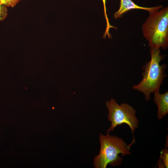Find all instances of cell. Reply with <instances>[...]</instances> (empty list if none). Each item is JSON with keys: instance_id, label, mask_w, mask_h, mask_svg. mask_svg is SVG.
Instances as JSON below:
<instances>
[{"instance_id": "6", "label": "cell", "mask_w": 168, "mask_h": 168, "mask_svg": "<svg viewBox=\"0 0 168 168\" xmlns=\"http://www.w3.org/2000/svg\"><path fill=\"white\" fill-rule=\"evenodd\" d=\"M153 101L158 108L157 118L160 120L168 113V92L163 94L159 91L154 93Z\"/></svg>"}, {"instance_id": "1", "label": "cell", "mask_w": 168, "mask_h": 168, "mask_svg": "<svg viewBox=\"0 0 168 168\" xmlns=\"http://www.w3.org/2000/svg\"><path fill=\"white\" fill-rule=\"evenodd\" d=\"M105 135L100 133L99 137L100 148L98 155L94 158L93 164L96 168H106L109 165L112 167L120 165L123 160V156L131 154L130 147L135 142L133 139L128 144L123 140L117 136Z\"/></svg>"}, {"instance_id": "5", "label": "cell", "mask_w": 168, "mask_h": 168, "mask_svg": "<svg viewBox=\"0 0 168 168\" xmlns=\"http://www.w3.org/2000/svg\"><path fill=\"white\" fill-rule=\"evenodd\" d=\"M162 7L161 5L151 7H142L136 4L132 0H120L119 8L114 13V16L115 19H118L126 12L135 9L145 10L151 13L159 11Z\"/></svg>"}, {"instance_id": "7", "label": "cell", "mask_w": 168, "mask_h": 168, "mask_svg": "<svg viewBox=\"0 0 168 168\" xmlns=\"http://www.w3.org/2000/svg\"><path fill=\"white\" fill-rule=\"evenodd\" d=\"M157 164L158 168H168V150L167 149H164L161 150Z\"/></svg>"}, {"instance_id": "8", "label": "cell", "mask_w": 168, "mask_h": 168, "mask_svg": "<svg viewBox=\"0 0 168 168\" xmlns=\"http://www.w3.org/2000/svg\"><path fill=\"white\" fill-rule=\"evenodd\" d=\"M104 6V16L106 22V28L103 35V38H105L107 36L108 37L110 38L111 35L109 32L110 29V28H114L115 27L111 26L109 22L106 13V0H102Z\"/></svg>"}, {"instance_id": "4", "label": "cell", "mask_w": 168, "mask_h": 168, "mask_svg": "<svg viewBox=\"0 0 168 168\" xmlns=\"http://www.w3.org/2000/svg\"><path fill=\"white\" fill-rule=\"evenodd\" d=\"M105 105L108 110L107 118L111 122L107 132L113 131L114 128L119 125L125 124L130 127L134 139V133L138 128L139 121L136 116V110L133 107L126 103L119 105L115 99L111 98L107 101Z\"/></svg>"}, {"instance_id": "3", "label": "cell", "mask_w": 168, "mask_h": 168, "mask_svg": "<svg viewBox=\"0 0 168 168\" xmlns=\"http://www.w3.org/2000/svg\"><path fill=\"white\" fill-rule=\"evenodd\" d=\"M142 30L151 48L166 49L168 46V7L150 13Z\"/></svg>"}, {"instance_id": "10", "label": "cell", "mask_w": 168, "mask_h": 168, "mask_svg": "<svg viewBox=\"0 0 168 168\" xmlns=\"http://www.w3.org/2000/svg\"><path fill=\"white\" fill-rule=\"evenodd\" d=\"M8 11L7 7L0 3V21L5 19L7 16Z\"/></svg>"}, {"instance_id": "9", "label": "cell", "mask_w": 168, "mask_h": 168, "mask_svg": "<svg viewBox=\"0 0 168 168\" xmlns=\"http://www.w3.org/2000/svg\"><path fill=\"white\" fill-rule=\"evenodd\" d=\"M21 0H0V3L7 7H13Z\"/></svg>"}, {"instance_id": "2", "label": "cell", "mask_w": 168, "mask_h": 168, "mask_svg": "<svg viewBox=\"0 0 168 168\" xmlns=\"http://www.w3.org/2000/svg\"><path fill=\"white\" fill-rule=\"evenodd\" d=\"M150 60L144 66L143 78L138 84L132 86L133 89L143 93L147 101L150 99L152 93L159 91L164 77L166 65L160 64L164 57L160 54V49L151 48Z\"/></svg>"}]
</instances>
